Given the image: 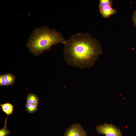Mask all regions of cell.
I'll use <instances>...</instances> for the list:
<instances>
[{
    "mask_svg": "<svg viewBox=\"0 0 136 136\" xmlns=\"http://www.w3.org/2000/svg\"><path fill=\"white\" fill-rule=\"evenodd\" d=\"M38 105H33L26 103L25 108L27 112L29 113H33L38 110Z\"/></svg>",
    "mask_w": 136,
    "mask_h": 136,
    "instance_id": "9",
    "label": "cell"
},
{
    "mask_svg": "<svg viewBox=\"0 0 136 136\" xmlns=\"http://www.w3.org/2000/svg\"><path fill=\"white\" fill-rule=\"evenodd\" d=\"M113 5L111 0H100L98 5L99 10L107 6H112Z\"/></svg>",
    "mask_w": 136,
    "mask_h": 136,
    "instance_id": "10",
    "label": "cell"
},
{
    "mask_svg": "<svg viewBox=\"0 0 136 136\" xmlns=\"http://www.w3.org/2000/svg\"><path fill=\"white\" fill-rule=\"evenodd\" d=\"M87 132L80 124L75 123L66 129L64 136H87Z\"/></svg>",
    "mask_w": 136,
    "mask_h": 136,
    "instance_id": "4",
    "label": "cell"
},
{
    "mask_svg": "<svg viewBox=\"0 0 136 136\" xmlns=\"http://www.w3.org/2000/svg\"><path fill=\"white\" fill-rule=\"evenodd\" d=\"M7 86L6 81L4 78V75H0V86Z\"/></svg>",
    "mask_w": 136,
    "mask_h": 136,
    "instance_id": "12",
    "label": "cell"
},
{
    "mask_svg": "<svg viewBox=\"0 0 136 136\" xmlns=\"http://www.w3.org/2000/svg\"><path fill=\"white\" fill-rule=\"evenodd\" d=\"M7 86L11 85L14 83L15 76L10 73H7L4 75Z\"/></svg>",
    "mask_w": 136,
    "mask_h": 136,
    "instance_id": "8",
    "label": "cell"
},
{
    "mask_svg": "<svg viewBox=\"0 0 136 136\" xmlns=\"http://www.w3.org/2000/svg\"><path fill=\"white\" fill-rule=\"evenodd\" d=\"M96 128L98 134H102L106 136H123L120 129L111 124L105 123L103 125L96 126Z\"/></svg>",
    "mask_w": 136,
    "mask_h": 136,
    "instance_id": "3",
    "label": "cell"
},
{
    "mask_svg": "<svg viewBox=\"0 0 136 136\" xmlns=\"http://www.w3.org/2000/svg\"><path fill=\"white\" fill-rule=\"evenodd\" d=\"M63 44L66 62L70 66L81 69L91 67L102 53L100 42L88 33L72 35Z\"/></svg>",
    "mask_w": 136,
    "mask_h": 136,
    "instance_id": "1",
    "label": "cell"
},
{
    "mask_svg": "<svg viewBox=\"0 0 136 136\" xmlns=\"http://www.w3.org/2000/svg\"><path fill=\"white\" fill-rule=\"evenodd\" d=\"M65 40L61 33L54 29L44 26L35 29L28 39L27 46L36 56L49 50L53 46L63 44Z\"/></svg>",
    "mask_w": 136,
    "mask_h": 136,
    "instance_id": "2",
    "label": "cell"
},
{
    "mask_svg": "<svg viewBox=\"0 0 136 136\" xmlns=\"http://www.w3.org/2000/svg\"><path fill=\"white\" fill-rule=\"evenodd\" d=\"M99 12L103 18H107L111 16L116 14L117 11L113 8L111 6H107L99 10Z\"/></svg>",
    "mask_w": 136,
    "mask_h": 136,
    "instance_id": "5",
    "label": "cell"
},
{
    "mask_svg": "<svg viewBox=\"0 0 136 136\" xmlns=\"http://www.w3.org/2000/svg\"><path fill=\"white\" fill-rule=\"evenodd\" d=\"M0 106L3 111L7 115V117L13 113L14 107L11 104L7 103L3 104H0Z\"/></svg>",
    "mask_w": 136,
    "mask_h": 136,
    "instance_id": "6",
    "label": "cell"
},
{
    "mask_svg": "<svg viewBox=\"0 0 136 136\" xmlns=\"http://www.w3.org/2000/svg\"><path fill=\"white\" fill-rule=\"evenodd\" d=\"M132 19L133 23L136 28V10L133 13Z\"/></svg>",
    "mask_w": 136,
    "mask_h": 136,
    "instance_id": "13",
    "label": "cell"
},
{
    "mask_svg": "<svg viewBox=\"0 0 136 136\" xmlns=\"http://www.w3.org/2000/svg\"><path fill=\"white\" fill-rule=\"evenodd\" d=\"M39 99L38 96L34 93L28 94L26 98V103L33 105H38Z\"/></svg>",
    "mask_w": 136,
    "mask_h": 136,
    "instance_id": "7",
    "label": "cell"
},
{
    "mask_svg": "<svg viewBox=\"0 0 136 136\" xmlns=\"http://www.w3.org/2000/svg\"><path fill=\"white\" fill-rule=\"evenodd\" d=\"M8 117L5 119L4 127L0 129V136H8L11 131L7 128V122Z\"/></svg>",
    "mask_w": 136,
    "mask_h": 136,
    "instance_id": "11",
    "label": "cell"
}]
</instances>
